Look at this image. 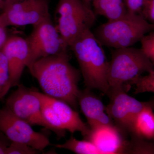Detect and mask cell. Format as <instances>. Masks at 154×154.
Segmentation results:
<instances>
[{
  "label": "cell",
  "instance_id": "obj_1",
  "mask_svg": "<svg viewBox=\"0 0 154 154\" xmlns=\"http://www.w3.org/2000/svg\"><path fill=\"white\" fill-rule=\"evenodd\" d=\"M29 70L45 94L76 109L82 74L70 63L67 51L40 59Z\"/></svg>",
  "mask_w": 154,
  "mask_h": 154
},
{
  "label": "cell",
  "instance_id": "obj_2",
  "mask_svg": "<svg viewBox=\"0 0 154 154\" xmlns=\"http://www.w3.org/2000/svg\"><path fill=\"white\" fill-rule=\"evenodd\" d=\"M69 48L76 58L87 88L97 89L108 96L109 62L102 45L91 29L84 31L72 42Z\"/></svg>",
  "mask_w": 154,
  "mask_h": 154
},
{
  "label": "cell",
  "instance_id": "obj_3",
  "mask_svg": "<svg viewBox=\"0 0 154 154\" xmlns=\"http://www.w3.org/2000/svg\"><path fill=\"white\" fill-rule=\"evenodd\" d=\"M154 70V65L140 48L132 47L115 49L109 62L108 95L112 92L129 90L143 73Z\"/></svg>",
  "mask_w": 154,
  "mask_h": 154
},
{
  "label": "cell",
  "instance_id": "obj_4",
  "mask_svg": "<svg viewBox=\"0 0 154 154\" xmlns=\"http://www.w3.org/2000/svg\"><path fill=\"white\" fill-rule=\"evenodd\" d=\"M154 30V25L141 15L127 12L98 26L93 33L102 45L118 49L132 47Z\"/></svg>",
  "mask_w": 154,
  "mask_h": 154
},
{
  "label": "cell",
  "instance_id": "obj_5",
  "mask_svg": "<svg viewBox=\"0 0 154 154\" xmlns=\"http://www.w3.org/2000/svg\"><path fill=\"white\" fill-rule=\"evenodd\" d=\"M57 29L66 48L84 31L91 29L96 20L94 11L83 0H59Z\"/></svg>",
  "mask_w": 154,
  "mask_h": 154
},
{
  "label": "cell",
  "instance_id": "obj_6",
  "mask_svg": "<svg viewBox=\"0 0 154 154\" xmlns=\"http://www.w3.org/2000/svg\"><path fill=\"white\" fill-rule=\"evenodd\" d=\"M26 39L29 49L28 69L40 59L67 51L51 17L33 26Z\"/></svg>",
  "mask_w": 154,
  "mask_h": 154
},
{
  "label": "cell",
  "instance_id": "obj_7",
  "mask_svg": "<svg viewBox=\"0 0 154 154\" xmlns=\"http://www.w3.org/2000/svg\"><path fill=\"white\" fill-rule=\"evenodd\" d=\"M51 0H17L0 14V22L9 26H33L51 18Z\"/></svg>",
  "mask_w": 154,
  "mask_h": 154
},
{
  "label": "cell",
  "instance_id": "obj_8",
  "mask_svg": "<svg viewBox=\"0 0 154 154\" xmlns=\"http://www.w3.org/2000/svg\"><path fill=\"white\" fill-rule=\"evenodd\" d=\"M108 96L110 102L105 111L126 139L138 116L150 102H140L129 96L124 90L112 92Z\"/></svg>",
  "mask_w": 154,
  "mask_h": 154
},
{
  "label": "cell",
  "instance_id": "obj_9",
  "mask_svg": "<svg viewBox=\"0 0 154 154\" xmlns=\"http://www.w3.org/2000/svg\"><path fill=\"white\" fill-rule=\"evenodd\" d=\"M0 131L11 142L22 143L39 151L50 144L48 138L5 107L0 109Z\"/></svg>",
  "mask_w": 154,
  "mask_h": 154
},
{
  "label": "cell",
  "instance_id": "obj_10",
  "mask_svg": "<svg viewBox=\"0 0 154 154\" xmlns=\"http://www.w3.org/2000/svg\"><path fill=\"white\" fill-rule=\"evenodd\" d=\"M6 99V107L19 118L32 125L51 131L42 113L41 100L34 92L22 84Z\"/></svg>",
  "mask_w": 154,
  "mask_h": 154
},
{
  "label": "cell",
  "instance_id": "obj_11",
  "mask_svg": "<svg viewBox=\"0 0 154 154\" xmlns=\"http://www.w3.org/2000/svg\"><path fill=\"white\" fill-rule=\"evenodd\" d=\"M2 51L8 64L11 86L20 84L24 69L27 66L29 58V49L26 39L21 36H8Z\"/></svg>",
  "mask_w": 154,
  "mask_h": 154
},
{
  "label": "cell",
  "instance_id": "obj_12",
  "mask_svg": "<svg viewBox=\"0 0 154 154\" xmlns=\"http://www.w3.org/2000/svg\"><path fill=\"white\" fill-rule=\"evenodd\" d=\"M78 104L88 121L91 129L102 126H114V122L105 111V107L99 97L90 89L80 91Z\"/></svg>",
  "mask_w": 154,
  "mask_h": 154
},
{
  "label": "cell",
  "instance_id": "obj_13",
  "mask_svg": "<svg viewBox=\"0 0 154 154\" xmlns=\"http://www.w3.org/2000/svg\"><path fill=\"white\" fill-rule=\"evenodd\" d=\"M85 140L94 143L102 154H125V138L115 125L91 129Z\"/></svg>",
  "mask_w": 154,
  "mask_h": 154
},
{
  "label": "cell",
  "instance_id": "obj_14",
  "mask_svg": "<svg viewBox=\"0 0 154 154\" xmlns=\"http://www.w3.org/2000/svg\"><path fill=\"white\" fill-rule=\"evenodd\" d=\"M44 96L55 111L64 129L71 134L77 131L81 132L86 139L90 134L91 128L82 120L78 112L66 102L51 98L45 94Z\"/></svg>",
  "mask_w": 154,
  "mask_h": 154
},
{
  "label": "cell",
  "instance_id": "obj_15",
  "mask_svg": "<svg viewBox=\"0 0 154 154\" xmlns=\"http://www.w3.org/2000/svg\"><path fill=\"white\" fill-rule=\"evenodd\" d=\"M150 103L138 116L131 131L127 137L128 146L132 148L144 144H153L149 142L154 139V113Z\"/></svg>",
  "mask_w": 154,
  "mask_h": 154
},
{
  "label": "cell",
  "instance_id": "obj_16",
  "mask_svg": "<svg viewBox=\"0 0 154 154\" xmlns=\"http://www.w3.org/2000/svg\"><path fill=\"white\" fill-rule=\"evenodd\" d=\"M92 4L96 15L103 16L108 21L118 19L127 13L124 0H93Z\"/></svg>",
  "mask_w": 154,
  "mask_h": 154
},
{
  "label": "cell",
  "instance_id": "obj_17",
  "mask_svg": "<svg viewBox=\"0 0 154 154\" xmlns=\"http://www.w3.org/2000/svg\"><path fill=\"white\" fill-rule=\"evenodd\" d=\"M34 92L41 100L42 116L50 126L51 131L58 137H62L65 136L66 131L64 129L62 124L58 118L55 111L45 99L44 94L35 90Z\"/></svg>",
  "mask_w": 154,
  "mask_h": 154
},
{
  "label": "cell",
  "instance_id": "obj_18",
  "mask_svg": "<svg viewBox=\"0 0 154 154\" xmlns=\"http://www.w3.org/2000/svg\"><path fill=\"white\" fill-rule=\"evenodd\" d=\"M56 148L69 150L78 154H102V152L90 141L79 140L71 136L64 143L54 145Z\"/></svg>",
  "mask_w": 154,
  "mask_h": 154
},
{
  "label": "cell",
  "instance_id": "obj_19",
  "mask_svg": "<svg viewBox=\"0 0 154 154\" xmlns=\"http://www.w3.org/2000/svg\"><path fill=\"white\" fill-rule=\"evenodd\" d=\"M12 88L7 58L0 50V100H2Z\"/></svg>",
  "mask_w": 154,
  "mask_h": 154
},
{
  "label": "cell",
  "instance_id": "obj_20",
  "mask_svg": "<svg viewBox=\"0 0 154 154\" xmlns=\"http://www.w3.org/2000/svg\"><path fill=\"white\" fill-rule=\"evenodd\" d=\"M135 85L134 94H141L146 92L154 93V70L149 72L146 75H141L134 82Z\"/></svg>",
  "mask_w": 154,
  "mask_h": 154
},
{
  "label": "cell",
  "instance_id": "obj_21",
  "mask_svg": "<svg viewBox=\"0 0 154 154\" xmlns=\"http://www.w3.org/2000/svg\"><path fill=\"white\" fill-rule=\"evenodd\" d=\"M140 42L141 49L154 65V30L144 36Z\"/></svg>",
  "mask_w": 154,
  "mask_h": 154
},
{
  "label": "cell",
  "instance_id": "obj_22",
  "mask_svg": "<svg viewBox=\"0 0 154 154\" xmlns=\"http://www.w3.org/2000/svg\"><path fill=\"white\" fill-rule=\"evenodd\" d=\"M40 152L26 144L11 142L5 154H37Z\"/></svg>",
  "mask_w": 154,
  "mask_h": 154
},
{
  "label": "cell",
  "instance_id": "obj_23",
  "mask_svg": "<svg viewBox=\"0 0 154 154\" xmlns=\"http://www.w3.org/2000/svg\"><path fill=\"white\" fill-rule=\"evenodd\" d=\"M146 1V0H124L128 12L140 15Z\"/></svg>",
  "mask_w": 154,
  "mask_h": 154
},
{
  "label": "cell",
  "instance_id": "obj_24",
  "mask_svg": "<svg viewBox=\"0 0 154 154\" xmlns=\"http://www.w3.org/2000/svg\"><path fill=\"white\" fill-rule=\"evenodd\" d=\"M141 15L148 22L154 25V0H147Z\"/></svg>",
  "mask_w": 154,
  "mask_h": 154
},
{
  "label": "cell",
  "instance_id": "obj_25",
  "mask_svg": "<svg viewBox=\"0 0 154 154\" xmlns=\"http://www.w3.org/2000/svg\"><path fill=\"white\" fill-rule=\"evenodd\" d=\"M8 137L0 131V154H5L6 150L11 142Z\"/></svg>",
  "mask_w": 154,
  "mask_h": 154
},
{
  "label": "cell",
  "instance_id": "obj_26",
  "mask_svg": "<svg viewBox=\"0 0 154 154\" xmlns=\"http://www.w3.org/2000/svg\"><path fill=\"white\" fill-rule=\"evenodd\" d=\"M7 28L0 22V50H2L9 36L7 34Z\"/></svg>",
  "mask_w": 154,
  "mask_h": 154
},
{
  "label": "cell",
  "instance_id": "obj_27",
  "mask_svg": "<svg viewBox=\"0 0 154 154\" xmlns=\"http://www.w3.org/2000/svg\"><path fill=\"white\" fill-rule=\"evenodd\" d=\"M17 0H0V10L4 11L12 3Z\"/></svg>",
  "mask_w": 154,
  "mask_h": 154
},
{
  "label": "cell",
  "instance_id": "obj_28",
  "mask_svg": "<svg viewBox=\"0 0 154 154\" xmlns=\"http://www.w3.org/2000/svg\"><path fill=\"white\" fill-rule=\"evenodd\" d=\"M83 1L87 5L91 7V4H92L93 0H83Z\"/></svg>",
  "mask_w": 154,
  "mask_h": 154
},
{
  "label": "cell",
  "instance_id": "obj_29",
  "mask_svg": "<svg viewBox=\"0 0 154 154\" xmlns=\"http://www.w3.org/2000/svg\"><path fill=\"white\" fill-rule=\"evenodd\" d=\"M92 2H93V1H92Z\"/></svg>",
  "mask_w": 154,
  "mask_h": 154
},
{
  "label": "cell",
  "instance_id": "obj_30",
  "mask_svg": "<svg viewBox=\"0 0 154 154\" xmlns=\"http://www.w3.org/2000/svg\"><path fill=\"white\" fill-rule=\"evenodd\" d=\"M0 101H1V100H0Z\"/></svg>",
  "mask_w": 154,
  "mask_h": 154
}]
</instances>
